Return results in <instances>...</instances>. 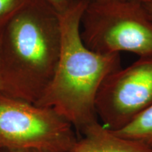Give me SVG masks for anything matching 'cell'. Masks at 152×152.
I'll list each match as a JSON object with an SVG mask.
<instances>
[{"label": "cell", "instance_id": "cell-1", "mask_svg": "<svg viewBox=\"0 0 152 152\" xmlns=\"http://www.w3.org/2000/svg\"><path fill=\"white\" fill-rule=\"evenodd\" d=\"M59 14L45 0H30L1 35L2 73L9 96L36 104L52 80L60 56Z\"/></svg>", "mask_w": 152, "mask_h": 152}, {"label": "cell", "instance_id": "cell-2", "mask_svg": "<svg viewBox=\"0 0 152 152\" xmlns=\"http://www.w3.org/2000/svg\"><path fill=\"white\" fill-rule=\"evenodd\" d=\"M87 1L59 14V58L52 80L35 104L54 109L80 132L98 121L95 102L99 90L110 74L122 68L120 54H99L83 43L80 23Z\"/></svg>", "mask_w": 152, "mask_h": 152}, {"label": "cell", "instance_id": "cell-3", "mask_svg": "<svg viewBox=\"0 0 152 152\" xmlns=\"http://www.w3.org/2000/svg\"><path fill=\"white\" fill-rule=\"evenodd\" d=\"M80 35L85 46L99 54L128 52L139 57L152 56V19L141 1H88Z\"/></svg>", "mask_w": 152, "mask_h": 152}, {"label": "cell", "instance_id": "cell-4", "mask_svg": "<svg viewBox=\"0 0 152 152\" xmlns=\"http://www.w3.org/2000/svg\"><path fill=\"white\" fill-rule=\"evenodd\" d=\"M74 130L51 108L0 96V149L68 152L77 140Z\"/></svg>", "mask_w": 152, "mask_h": 152}, {"label": "cell", "instance_id": "cell-5", "mask_svg": "<svg viewBox=\"0 0 152 152\" xmlns=\"http://www.w3.org/2000/svg\"><path fill=\"white\" fill-rule=\"evenodd\" d=\"M152 105V56L140 57L108 76L96 95L95 109L102 124L115 131Z\"/></svg>", "mask_w": 152, "mask_h": 152}, {"label": "cell", "instance_id": "cell-6", "mask_svg": "<svg viewBox=\"0 0 152 152\" xmlns=\"http://www.w3.org/2000/svg\"><path fill=\"white\" fill-rule=\"evenodd\" d=\"M81 133L83 137L68 152H152L151 147L118 135L99 121Z\"/></svg>", "mask_w": 152, "mask_h": 152}, {"label": "cell", "instance_id": "cell-7", "mask_svg": "<svg viewBox=\"0 0 152 152\" xmlns=\"http://www.w3.org/2000/svg\"><path fill=\"white\" fill-rule=\"evenodd\" d=\"M113 132L122 137L142 142L152 147V105L124 128Z\"/></svg>", "mask_w": 152, "mask_h": 152}, {"label": "cell", "instance_id": "cell-8", "mask_svg": "<svg viewBox=\"0 0 152 152\" xmlns=\"http://www.w3.org/2000/svg\"><path fill=\"white\" fill-rule=\"evenodd\" d=\"M30 0H0V26H4L16 11Z\"/></svg>", "mask_w": 152, "mask_h": 152}, {"label": "cell", "instance_id": "cell-9", "mask_svg": "<svg viewBox=\"0 0 152 152\" xmlns=\"http://www.w3.org/2000/svg\"><path fill=\"white\" fill-rule=\"evenodd\" d=\"M58 14L66 12L83 0H45Z\"/></svg>", "mask_w": 152, "mask_h": 152}, {"label": "cell", "instance_id": "cell-10", "mask_svg": "<svg viewBox=\"0 0 152 152\" xmlns=\"http://www.w3.org/2000/svg\"><path fill=\"white\" fill-rule=\"evenodd\" d=\"M3 26H0V96H9V94L6 87L2 73V66H1V35L2 31Z\"/></svg>", "mask_w": 152, "mask_h": 152}, {"label": "cell", "instance_id": "cell-11", "mask_svg": "<svg viewBox=\"0 0 152 152\" xmlns=\"http://www.w3.org/2000/svg\"><path fill=\"white\" fill-rule=\"evenodd\" d=\"M144 4H145L146 9H147L148 14H149L150 17H151L152 19V1H150V2L145 3Z\"/></svg>", "mask_w": 152, "mask_h": 152}, {"label": "cell", "instance_id": "cell-12", "mask_svg": "<svg viewBox=\"0 0 152 152\" xmlns=\"http://www.w3.org/2000/svg\"><path fill=\"white\" fill-rule=\"evenodd\" d=\"M88 1H92V0H88ZM136 1H141L142 3H148V2H150V1H151L152 0H136Z\"/></svg>", "mask_w": 152, "mask_h": 152}, {"label": "cell", "instance_id": "cell-13", "mask_svg": "<svg viewBox=\"0 0 152 152\" xmlns=\"http://www.w3.org/2000/svg\"><path fill=\"white\" fill-rule=\"evenodd\" d=\"M4 152H24V151H5V150H4Z\"/></svg>", "mask_w": 152, "mask_h": 152}, {"label": "cell", "instance_id": "cell-14", "mask_svg": "<svg viewBox=\"0 0 152 152\" xmlns=\"http://www.w3.org/2000/svg\"><path fill=\"white\" fill-rule=\"evenodd\" d=\"M27 152H42V151H36V150H32V151H27Z\"/></svg>", "mask_w": 152, "mask_h": 152}, {"label": "cell", "instance_id": "cell-15", "mask_svg": "<svg viewBox=\"0 0 152 152\" xmlns=\"http://www.w3.org/2000/svg\"><path fill=\"white\" fill-rule=\"evenodd\" d=\"M0 152H4V150L1 149H0Z\"/></svg>", "mask_w": 152, "mask_h": 152}]
</instances>
